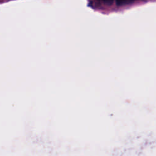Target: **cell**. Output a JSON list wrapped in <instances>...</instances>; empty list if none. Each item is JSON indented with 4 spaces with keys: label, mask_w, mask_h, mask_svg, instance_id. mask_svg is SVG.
<instances>
[{
    "label": "cell",
    "mask_w": 156,
    "mask_h": 156,
    "mask_svg": "<svg viewBox=\"0 0 156 156\" xmlns=\"http://www.w3.org/2000/svg\"><path fill=\"white\" fill-rule=\"evenodd\" d=\"M135 0H116V4L118 6L132 4Z\"/></svg>",
    "instance_id": "obj_1"
},
{
    "label": "cell",
    "mask_w": 156,
    "mask_h": 156,
    "mask_svg": "<svg viewBox=\"0 0 156 156\" xmlns=\"http://www.w3.org/2000/svg\"><path fill=\"white\" fill-rule=\"evenodd\" d=\"M101 1H102L103 2L107 4H108V5H110L112 4V2H113L114 0H100Z\"/></svg>",
    "instance_id": "obj_2"
}]
</instances>
